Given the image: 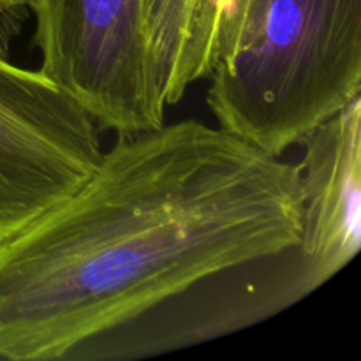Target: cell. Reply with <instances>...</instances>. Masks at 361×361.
<instances>
[{"mask_svg": "<svg viewBox=\"0 0 361 361\" xmlns=\"http://www.w3.org/2000/svg\"><path fill=\"white\" fill-rule=\"evenodd\" d=\"M302 166L200 120L118 134L90 178L0 242V358H69L208 277L291 252Z\"/></svg>", "mask_w": 361, "mask_h": 361, "instance_id": "1", "label": "cell"}, {"mask_svg": "<svg viewBox=\"0 0 361 361\" xmlns=\"http://www.w3.org/2000/svg\"><path fill=\"white\" fill-rule=\"evenodd\" d=\"M208 76L217 126L282 157L361 97V0H231Z\"/></svg>", "mask_w": 361, "mask_h": 361, "instance_id": "2", "label": "cell"}, {"mask_svg": "<svg viewBox=\"0 0 361 361\" xmlns=\"http://www.w3.org/2000/svg\"><path fill=\"white\" fill-rule=\"evenodd\" d=\"M41 73L76 99L99 130L164 123L143 25V0H30Z\"/></svg>", "mask_w": 361, "mask_h": 361, "instance_id": "3", "label": "cell"}, {"mask_svg": "<svg viewBox=\"0 0 361 361\" xmlns=\"http://www.w3.org/2000/svg\"><path fill=\"white\" fill-rule=\"evenodd\" d=\"M99 133L44 73L0 56V242L90 178L104 154Z\"/></svg>", "mask_w": 361, "mask_h": 361, "instance_id": "4", "label": "cell"}, {"mask_svg": "<svg viewBox=\"0 0 361 361\" xmlns=\"http://www.w3.org/2000/svg\"><path fill=\"white\" fill-rule=\"evenodd\" d=\"M302 166V231L289 268L300 300L312 295L360 252L361 97L310 130Z\"/></svg>", "mask_w": 361, "mask_h": 361, "instance_id": "5", "label": "cell"}, {"mask_svg": "<svg viewBox=\"0 0 361 361\" xmlns=\"http://www.w3.org/2000/svg\"><path fill=\"white\" fill-rule=\"evenodd\" d=\"M231 0H143L155 85L166 106L208 76Z\"/></svg>", "mask_w": 361, "mask_h": 361, "instance_id": "6", "label": "cell"}, {"mask_svg": "<svg viewBox=\"0 0 361 361\" xmlns=\"http://www.w3.org/2000/svg\"><path fill=\"white\" fill-rule=\"evenodd\" d=\"M30 14V0H0V56L7 59L13 39Z\"/></svg>", "mask_w": 361, "mask_h": 361, "instance_id": "7", "label": "cell"}]
</instances>
